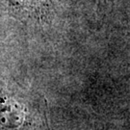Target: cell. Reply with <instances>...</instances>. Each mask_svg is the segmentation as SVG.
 I'll use <instances>...</instances> for the list:
<instances>
[{
  "label": "cell",
  "mask_w": 130,
  "mask_h": 130,
  "mask_svg": "<svg viewBox=\"0 0 130 130\" xmlns=\"http://www.w3.org/2000/svg\"><path fill=\"white\" fill-rule=\"evenodd\" d=\"M8 2L17 12L35 14L46 5L47 0H8Z\"/></svg>",
  "instance_id": "6da1fadb"
},
{
  "label": "cell",
  "mask_w": 130,
  "mask_h": 130,
  "mask_svg": "<svg viewBox=\"0 0 130 130\" xmlns=\"http://www.w3.org/2000/svg\"><path fill=\"white\" fill-rule=\"evenodd\" d=\"M101 1H102V0H98V2H99V3H100V2H101Z\"/></svg>",
  "instance_id": "7a4b0ae2"
}]
</instances>
